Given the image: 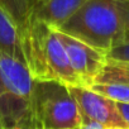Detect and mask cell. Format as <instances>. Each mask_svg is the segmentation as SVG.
<instances>
[{"label": "cell", "mask_w": 129, "mask_h": 129, "mask_svg": "<svg viewBox=\"0 0 129 129\" xmlns=\"http://www.w3.org/2000/svg\"><path fill=\"white\" fill-rule=\"evenodd\" d=\"M90 89L115 103L129 104L128 84H94Z\"/></svg>", "instance_id": "cell-11"}, {"label": "cell", "mask_w": 129, "mask_h": 129, "mask_svg": "<svg viewBox=\"0 0 129 129\" xmlns=\"http://www.w3.org/2000/svg\"><path fill=\"white\" fill-rule=\"evenodd\" d=\"M56 30L74 37L104 53L125 41L115 0H87Z\"/></svg>", "instance_id": "cell-2"}, {"label": "cell", "mask_w": 129, "mask_h": 129, "mask_svg": "<svg viewBox=\"0 0 129 129\" xmlns=\"http://www.w3.org/2000/svg\"><path fill=\"white\" fill-rule=\"evenodd\" d=\"M115 3L121 18L125 41H129V0H115Z\"/></svg>", "instance_id": "cell-13"}, {"label": "cell", "mask_w": 129, "mask_h": 129, "mask_svg": "<svg viewBox=\"0 0 129 129\" xmlns=\"http://www.w3.org/2000/svg\"><path fill=\"white\" fill-rule=\"evenodd\" d=\"M33 2H39V0H33Z\"/></svg>", "instance_id": "cell-18"}, {"label": "cell", "mask_w": 129, "mask_h": 129, "mask_svg": "<svg viewBox=\"0 0 129 129\" xmlns=\"http://www.w3.org/2000/svg\"><path fill=\"white\" fill-rule=\"evenodd\" d=\"M77 129H106V128L103 126L101 124H99L94 120H90L89 118L81 115V123H80Z\"/></svg>", "instance_id": "cell-14"}, {"label": "cell", "mask_w": 129, "mask_h": 129, "mask_svg": "<svg viewBox=\"0 0 129 129\" xmlns=\"http://www.w3.org/2000/svg\"><path fill=\"white\" fill-rule=\"evenodd\" d=\"M4 91V87H3V84H2V79H0V94Z\"/></svg>", "instance_id": "cell-16"}, {"label": "cell", "mask_w": 129, "mask_h": 129, "mask_svg": "<svg viewBox=\"0 0 129 129\" xmlns=\"http://www.w3.org/2000/svg\"><path fill=\"white\" fill-rule=\"evenodd\" d=\"M30 110L33 129H76L81 123L69 86L58 81H34Z\"/></svg>", "instance_id": "cell-3"}, {"label": "cell", "mask_w": 129, "mask_h": 129, "mask_svg": "<svg viewBox=\"0 0 129 129\" xmlns=\"http://www.w3.org/2000/svg\"><path fill=\"white\" fill-rule=\"evenodd\" d=\"M72 98L75 99L80 114L108 128L129 129L123 116L120 115L116 103L82 86H69Z\"/></svg>", "instance_id": "cell-5"}, {"label": "cell", "mask_w": 129, "mask_h": 129, "mask_svg": "<svg viewBox=\"0 0 129 129\" xmlns=\"http://www.w3.org/2000/svg\"><path fill=\"white\" fill-rule=\"evenodd\" d=\"M0 79L4 91L30 100L34 80L25 63L0 51Z\"/></svg>", "instance_id": "cell-6"}, {"label": "cell", "mask_w": 129, "mask_h": 129, "mask_svg": "<svg viewBox=\"0 0 129 129\" xmlns=\"http://www.w3.org/2000/svg\"><path fill=\"white\" fill-rule=\"evenodd\" d=\"M58 37L63 43L70 64L81 86L90 89L106 62L105 53L61 32H58Z\"/></svg>", "instance_id": "cell-4"}, {"label": "cell", "mask_w": 129, "mask_h": 129, "mask_svg": "<svg viewBox=\"0 0 129 129\" xmlns=\"http://www.w3.org/2000/svg\"><path fill=\"white\" fill-rule=\"evenodd\" d=\"M118 110L120 113V115L123 116L124 121L126 123V125L129 126V104H121V103H116Z\"/></svg>", "instance_id": "cell-15"}, {"label": "cell", "mask_w": 129, "mask_h": 129, "mask_svg": "<svg viewBox=\"0 0 129 129\" xmlns=\"http://www.w3.org/2000/svg\"><path fill=\"white\" fill-rule=\"evenodd\" d=\"M0 51L25 63L20 32L15 22L2 7H0Z\"/></svg>", "instance_id": "cell-8"}, {"label": "cell", "mask_w": 129, "mask_h": 129, "mask_svg": "<svg viewBox=\"0 0 129 129\" xmlns=\"http://www.w3.org/2000/svg\"><path fill=\"white\" fill-rule=\"evenodd\" d=\"M76 129H77V128H76Z\"/></svg>", "instance_id": "cell-19"}, {"label": "cell", "mask_w": 129, "mask_h": 129, "mask_svg": "<svg viewBox=\"0 0 129 129\" xmlns=\"http://www.w3.org/2000/svg\"><path fill=\"white\" fill-rule=\"evenodd\" d=\"M22 44L25 63L34 81H58L67 86H81L54 28L30 19L22 34Z\"/></svg>", "instance_id": "cell-1"}, {"label": "cell", "mask_w": 129, "mask_h": 129, "mask_svg": "<svg viewBox=\"0 0 129 129\" xmlns=\"http://www.w3.org/2000/svg\"><path fill=\"white\" fill-rule=\"evenodd\" d=\"M105 57L106 59L129 62V41H124L123 43L111 48L109 52L105 53Z\"/></svg>", "instance_id": "cell-12"}, {"label": "cell", "mask_w": 129, "mask_h": 129, "mask_svg": "<svg viewBox=\"0 0 129 129\" xmlns=\"http://www.w3.org/2000/svg\"><path fill=\"white\" fill-rule=\"evenodd\" d=\"M0 7L15 22L22 36L30 23L33 0H0Z\"/></svg>", "instance_id": "cell-9"}, {"label": "cell", "mask_w": 129, "mask_h": 129, "mask_svg": "<svg viewBox=\"0 0 129 129\" xmlns=\"http://www.w3.org/2000/svg\"><path fill=\"white\" fill-rule=\"evenodd\" d=\"M108 129H124V128H108Z\"/></svg>", "instance_id": "cell-17"}, {"label": "cell", "mask_w": 129, "mask_h": 129, "mask_svg": "<svg viewBox=\"0 0 129 129\" xmlns=\"http://www.w3.org/2000/svg\"><path fill=\"white\" fill-rule=\"evenodd\" d=\"M87 0H39L33 2L32 18L52 28H58L71 18Z\"/></svg>", "instance_id": "cell-7"}, {"label": "cell", "mask_w": 129, "mask_h": 129, "mask_svg": "<svg viewBox=\"0 0 129 129\" xmlns=\"http://www.w3.org/2000/svg\"><path fill=\"white\" fill-rule=\"evenodd\" d=\"M94 84H128L129 85V62L106 59L103 70Z\"/></svg>", "instance_id": "cell-10"}]
</instances>
